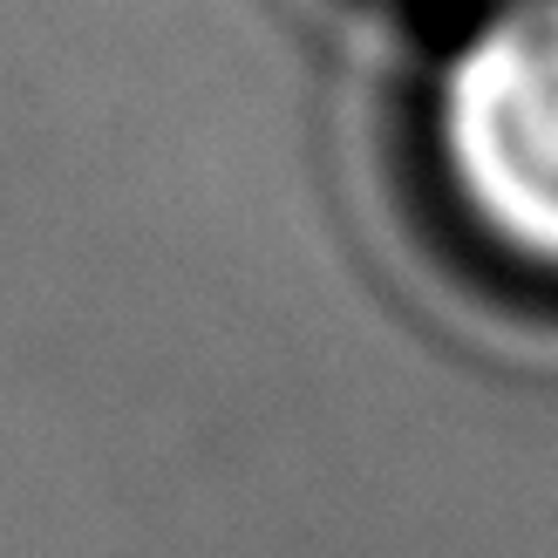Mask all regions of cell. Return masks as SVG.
Returning <instances> with one entry per match:
<instances>
[{"instance_id": "6da1fadb", "label": "cell", "mask_w": 558, "mask_h": 558, "mask_svg": "<svg viewBox=\"0 0 558 558\" xmlns=\"http://www.w3.org/2000/svg\"><path fill=\"white\" fill-rule=\"evenodd\" d=\"M436 157L463 218L558 272V0H497L436 82Z\"/></svg>"}]
</instances>
